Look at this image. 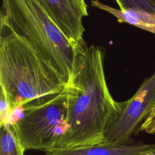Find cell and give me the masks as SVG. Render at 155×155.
I'll list each match as a JSON object with an SVG mask.
<instances>
[{"mask_svg":"<svg viewBox=\"0 0 155 155\" xmlns=\"http://www.w3.org/2000/svg\"><path fill=\"white\" fill-rule=\"evenodd\" d=\"M105 50L86 45L65 87L67 101V128L56 148L104 144L107 130L120 109L105 79Z\"/></svg>","mask_w":155,"mask_h":155,"instance_id":"cell-1","label":"cell"},{"mask_svg":"<svg viewBox=\"0 0 155 155\" xmlns=\"http://www.w3.org/2000/svg\"><path fill=\"white\" fill-rule=\"evenodd\" d=\"M65 86L24 39L0 24V91L12 113L36 99L62 92Z\"/></svg>","mask_w":155,"mask_h":155,"instance_id":"cell-2","label":"cell"},{"mask_svg":"<svg viewBox=\"0 0 155 155\" xmlns=\"http://www.w3.org/2000/svg\"><path fill=\"white\" fill-rule=\"evenodd\" d=\"M0 24L24 39L67 85L79 56L39 0H1Z\"/></svg>","mask_w":155,"mask_h":155,"instance_id":"cell-3","label":"cell"},{"mask_svg":"<svg viewBox=\"0 0 155 155\" xmlns=\"http://www.w3.org/2000/svg\"><path fill=\"white\" fill-rule=\"evenodd\" d=\"M21 108V117L12 123L23 149L47 152L55 148L67 128L65 89L60 93L31 101Z\"/></svg>","mask_w":155,"mask_h":155,"instance_id":"cell-4","label":"cell"},{"mask_svg":"<svg viewBox=\"0 0 155 155\" xmlns=\"http://www.w3.org/2000/svg\"><path fill=\"white\" fill-rule=\"evenodd\" d=\"M155 108V72L146 78L136 93L120 102V109L109 125L105 144H127L139 133L140 126Z\"/></svg>","mask_w":155,"mask_h":155,"instance_id":"cell-5","label":"cell"},{"mask_svg":"<svg viewBox=\"0 0 155 155\" xmlns=\"http://www.w3.org/2000/svg\"><path fill=\"white\" fill-rule=\"evenodd\" d=\"M73 47L82 51L86 47L84 39V17L88 16L73 0H39Z\"/></svg>","mask_w":155,"mask_h":155,"instance_id":"cell-6","label":"cell"},{"mask_svg":"<svg viewBox=\"0 0 155 155\" xmlns=\"http://www.w3.org/2000/svg\"><path fill=\"white\" fill-rule=\"evenodd\" d=\"M155 149V144L131 142L127 144H98L72 148H55L46 155H144Z\"/></svg>","mask_w":155,"mask_h":155,"instance_id":"cell-7","label":"cell"},{"mask_svg":"<svg viewBox=\"0 0 155 155\" xmlns=\"http://www.w3.org/2000/svg\"><path fill=\"white\" fill-rule=\"evenodd\" d=\"M91 5L113 15L120 23L130 24L155 34V19L152 14L145 11L117 9L104 4L99 0H91Z\"/></svg>","mask_w":155,"mask_h":155,"instance_id":"cell-8","label":"cell"},{"mask_svg":"<svg viewBox=\"0 0 155 155\" xmlns=\"http://www.w3.org/2000/svg\"><path fill=\"white\" fill-rule=\"evenodd\" d=\"M13 123L0 125V155H24Z\"/></svg>","mask_w":155,"mask_h":155,"instance_id":"cell-9","label":"cell"},{"mask_svg":"<svg viewBox=\"0 0 155 155\" xmlns=\"http://www.w3.org/2000/svg\"><path fill=\"white\" fill-rule=\"evenodd\" d=\"M115 1L120 10H140L152 15L155 12V0H115Z\"/></svg>","mask_w":155,"mask_h":155,"instance_id":"cell-10","label":"cell"},{"mask_svg":"<svg viewBox=\"0 0 155 155\" xmlns=\"http://www.w3.org/2000/svg\"><path fill=\"white\" fill-rule=\"evenodd\" d=\"M0 125L12 123V112L4 93L0 91Z\"/></svg>","mask_w":155,"mask_h":155,"instance_id":"cell-11","label":"cell"},{"mask_svg":"<svg viewBox=\"0 0 155 155\" xmlns=\"http://www.w3.org/2000/svg\"><path fill=\"white\" fill-rule=\"evenodd\" d=\"M140 131L145 132L148 134L155 133V108L140 126L139 133Z\"/></svg>","mask_w":155,"mask_h":155,"instance_id":"cell-12","label":"cell"},{"mask_svg":"<svg viewBox=\"0 0 155 155\" xmlns=\"http://www.w3.org/2000/svg\"><path fill=\"white\" fill-rule=\"evenodd\" d=\"M74 1H75L78 5H79L81 8L86 12L88 13L87 12V5L85 2V0H73Z\"/></svg>","mask_w":155,"mask_h":155,"instance_id":"cell-13","label":"cell"},{"mask_svg":"<svg viewBox=\"0 0 155 155\" xmlns=\"http://www.w3.org/2000/svg\"><path fill=\"white\" fill-rule=\"evenodd\" d=\"M144 155H155V149L152 150L150 151L149 152L146 153Z\"/></svg>","mask_w":155,"mask_h":155,"instance_id":"cell-14","label":"cell"},{"mask_svg":"<svg viewBox=\"0 0 155 155\" xmlns=\"http://www.w3.org/2000/svg\"><path fill=\"white\" fill-rule=\"evenodd\" d=\"M153 15V17H154V19H155V12H154V13Z\"/></svg>","mask_w":155,"mask_h":155,"instance_id":"cell-15","label":"cell"}]
</instances>
